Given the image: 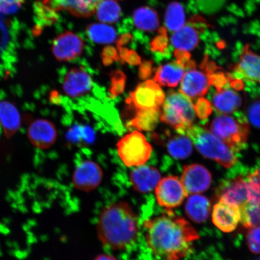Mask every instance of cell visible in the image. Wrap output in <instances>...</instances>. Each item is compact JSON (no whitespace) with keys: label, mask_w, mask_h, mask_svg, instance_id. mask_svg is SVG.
<instances>
[{"label":"cell","mask_w":260,"mask_h":260,"mask_svg":"<svg viewBox=\"0 0 260 260\" xmlns=\"http://www.w3.org/2000/svg\"><path fill=\"white\" fill-rule=\"evenodd\" d=\"M145 238L153 254L160 260H182L193 250L200 236L190 222L173 210L144 222Z\"/></svg>","instance_id":"1"},{"label":"cell","mask_w":260,"mask_h":260,"mask_svg":"<svg viewBox=\"0 0 260 260\" xmlns=\"http://www.w3.org/2000/svg\"><path fill=\"white\" fill-rule=\"evenodd\" d=\"M96 230L103 245L115 251H122L137 241L138 217L128 203L119 201L110 204L102 211Z\"/></svg>","instance_id":"2"},{"label":"cell","mask_w":260,"mask_h":260,"mask_svg":"<svg viewBox=\"0 0 260 260\" xmlns=\"http://www.w3.org/2000/svg\"><path fill=\"white\" fill-rule=\"evenodd\" d=\"M186 134L204 157L216 161L226 168H232L237 164L235 152L209 130L192 125Z\"/></svg>","instance_id":"3"},{"label":"cell","mask_w":260,"mask_h":260,"mask_svg":"<svg viewBox=\"0 0 260 260\" xmlns=\"http://www.w3.org/2000/svg\"><path fill=\"white\" fill-rule=\"evenodd\" d=\"M195 115L191 100L183 93L171 91L165 97L160 121L173 127L178 134H186L193 125Z\"/></svg>","instance_id":"4"},{"label":"cell","mask_w":260,"mask_h":260,"mask_svg":"<svg viewBox=\"0 0 260 260\" xmlns=\"http://www.w3.org/2000/svg\"><path fill=\"white\" fill-rule=\"evenodd\" d=\"M210 129L234 152L245 148L249 133L248 123L242 116L220 115L213 119Z\"/></svg>","instance_id":"5"},{"label":"cell","mask_w":260,"mask_h":260,"mask_svg":"<svg viewBox=\"0 0 260 260\" xmlns=\"http://www.w3.org/2000/svg\"><path fill=\"white\" fill-rule=\"evenodd\" d=\"M220 68L206 55L199 67L194 63L187 68L181 81L180 92L191 100L206 95L211 86L213 74Z\"/></svg>","instance_id":"6"},{"label":"cell","mask_w":260,"mask_h":260,"mask_svg":"<svg viewBox=\"0 0 260 260\" xmlns=\"http://www.w3.org/2000/svg\"><path fill=\"white\" fill-rule=\"evenodd\" d=\"M101 0H40L38 13L45 15L49 21H54L57 13L64 11L79 18L89 17L95 14Z\"/></svg>","instance_id":"7"},{"label":"cell","mask_w":260,"mask_h":260,"mask_svg":"<svg viewBox=\"0 0 260 260\" xmlns=\"http://www.w3.org/2000/svg\"><path fill=\"white\" fill-rule=\"evenodd\" d=\"M120 158L126 167H139L149 160L152 146L141 132L134 131L126 135L118 143Z\"/></svg>","instance_id":"8"},{"label":"cell","mask_w":260,"mask_h":260,"mask_svg":"<svg viewBox=\"0 0 260 260\" xmlns=\"http://www.w3.org/2000/svg\"><path fill=\"white\" fill-rule=\"evenodd\" d=\"M207 28L206 19L200 15H194L171 36V44L175 50L190 53L198 47L201 36Z\"/></svg>","instance_id":"9"},{"label":"cell","mask_w":260,"mask_h":260,"mask_svg":"<svg viewBox=\"0 0 260 260\" xmlns=\"http://www.w3.org/2000/svg\"><path fill=\"white\" fill-rule=\"evenodd\" d=\"M156 200L165 210H173L181 206L188 193L180 179L168 176L161 179L155 188Z\"/></svg>","instance_id":"10"},{"label":"cell","mask_w":260,"mask_h":260,"mask_svg":"<svg viewBox=\"0 0 260 260\" xmlns=\"http://www.w3.org/2000/svg\"><path fill=\"white\" fill-rule=\"evenodd\" d=\"M165 99V95L160 85L154 81L147 80L130 93L126 102L136 110H143L160 107Z\"/></svg>","instance_id":"11"},{"label":"cell","mask_w":260,"mask_h":260,"mask_svg":"<svg viewBox=\"0 0 260 260\" xmlns=\"http://www.w3.org/2000/svg\"><path fill=\"white\" fill-rule=\"evenodd\" d=\"M84 47L82 38L72 31H67L54 39L51 51L57 60L69 61L79 57Z\"/></svg>","instance_id":"12"},{"label":"cell","mask_w":260,"mask_h":260,"mask_svg":"<svg viewBox=\"0 0 260 260\" xmlns=\"http://www.w3.org/2000/svg\"><path fill=\"white\" fill-rule=\"evenodd\" d=\"M93 81L87 68L83 66L71 68L64 74L62 89L68 96L79 99L92 89Z\"/></svg>","instance_id":"13"},{"label":"cell","mask_w":260,"mask_h":260,"mask_svg":"<svg viewBox=\"0 0 260 260\" xmlns=\"http://www.w3.org/2000/svg\"><path fill=\"white\" fill-rule=\"evenodd\" d=\"M103 172L100 166L92 160L78 164L73 172V183L77 189L88 192L95 189L102 183Z\"/></svg>","instance_id":"14"},{"label":"cell","mask_w":260,"mask_h":260,"mask_svg":"<svg viewBox=\"0 0 260 260\" xmlns=\"http://www.w3.org/2000/svg\"><path fill=\"white\" fill-rule=\"evenodd\" d=\"M233 71L239 79L260 84V55L253 51L249 44L245 45Z\"/></svg>","instance_id":"15"},{"label":"cell","mask_w":260,"mask_h":260,"mask_svg":"<svg viewBox=\"0 0 260 260\" xmlns=\"http://www.w3.org/2000/svg\"><path fill=\"white\" fill-rule=\"evenodd\" d=\"M181 181L188 194H199L209 189L212 177L203 166L191 164L184 167Z\"/></svg>","instance_id":"16"},{"label":"cell","mask_w":260,"mask_h":260,"mask_svg":"<svg viewBox=\"0 0 260 260\" xmlns=\"http://www.w3.org/2000/svg\"><path fill=\"white\" fill-rule=\"evenodd\" d=\"M27 136L32 146L44 150L55 144L57 138V130L54 123L49 120L38 119L29 125Z\"/></svg>","instance_id":"17"},{"label":"cell","mask_w":260,"mask_h":260,"mask_svg":"<svg viewBox=\"0 0 260 260\" xmlns=\"http://www.w3.org/2000/svg\"><path fill=\"white\" fill-rule=\"evenodd\" d=\"M217 197L218 201L241 207L249 200L246 178L238 177L222 183L217 190Z\"/></svg>","instance_id":"18"},{"label":"cell","mask_w":260,"mask_h":260,"mask_svg":"<svg viewBox=\"0 0 260 260\" xmlns=\"http://www.w3.org/2000/svg\"><path fill=\"white\" fill-rule=\"evenodd\" d=\"M241 220V211L239 206L218 201L213 207L212 221L217 229L224 233H232Z\"/></svg>","instance_id":"19"},{"label":"cell","mask_w":260,"mask_h":260,"mask_svg":"<svg viewBox=\"0 0 260 260\" xmlns=\"http://www.w3.org/2000/svg\"><path fill=\"white\" fill-rule=\"evenodd\" d=\"M129 179L132 187L137 192L148 193L157 186L161 174L154 167L139 166L130 173Z\"/></svg>","instance_id":"20"},{"label":"cell","mask_w":260,"mask_h":260,"mask_svg":"<svg viewBox=\"0 0 260 260\" xmlns=\"http://www.w3.org/2000/svg\"><path fill=\"white\" fill-rule=\"evenodd\" d=\"M230 86H232V84L216 90L212 98L211 104L216 111L220 115L233 113L241 106V97Z\"/></svg>","instance_id":"21"},{"label":"cell","mask_w":260,"mask_h":260,"mask_svg":"<svg viewBox=\"0 0 260 260\" xmlns=\"http://www.w3.org/2000/svg\"><path fill=\"white\" fill-rule=\"evenodd\" d=\"M20 113L14 103L8 100H0V128L8 138L15 135L20 128Z\"/></svg>","instance_id":"22"},{"label":"cell","mask_w":260,"mask_h":260,"mask_svg":"<svg viewBox=\"0 0 260 260\" xmlns=\"http://www.w3.org/2000/svg\"><path fill=\"white\" fill-rule=\"evenodd\" d=\"M186 71V67L178 61H171L158 68L154 80L158 85L175 87L183 79Z\"/></svg>","instance_id":"23"},{"label":"cell","mask_w":260,"mask_h":260,"mask_svg":"<svg viewBox=\"0 0 260 260\" xmlns=\"http://www.w3.org/2000/svg\"><path fill=\"white\" fill-rule=\"evenodd\" d=\"M211 211L210 201L206 197L192 194L185 205V212L191 221L197 223L206 222Z\"/></svg>","instance_id":"24"},{"label":"cell","mask_w":260,"mask_h":260,"mask_svg":"<svg viewBox=\"0 0 260 260\" xmlns=\"http://www.w3.org/2000/svg\"><path fill=\"white\" fill-rule=\"evenodd\" d=\"M161 113L160 107L137 110L134 118L128 122L127 126L140 131H152L160 120Z\"/></svg>","instance_id":"25"},{"label":"cell","mask_w":260,"mask_h":260,"mask_svg":"<svg viewBox=\"0 0 260 260\" xmlns=\"http://www.w3.org/2000/svg\"><path fill=\"white\" fill-rule=\"evenodd\" d=\"M133 19L136 28L142 31L152 32L157 30L159 27L157 13L148 6L136 10Z\"/></svg>","instance_id":"26"},{"label":"cell","mask_w":260,"mask_h":260,"mask_svg":"<svg viewBox=\"0 0 260 260\" xmlns=\"http://www.w3.org/2000/svg\"><path fill=\"white\" fill-rule=\"evenodd\" d=\"M86 35L89 40L100 44H110L117 40L115 29L105 24H92L87 26Z\"/></svg>","instance_id":"27"},{"label":"cell","mask_w":260,"mask_h":260,"mask_svg":"<svg viewBox=\"0 0 260 260\" xmlns=\"http://www.w3.org/2000/svg\"><path fill=\"white\" fill-rule=\"evenodd\" d=\"M167 148L172 157L183 160L189 157L192 152L193 143L188 136L179 134L169 140Z\"/></svg>","instance_id":"28"},{"label":"cell","mask_w":260,"mask_h":260,"mask_svg":"<svg viewBox=\"0 0 260 260\" xmlns=\"http://www.w3.org/2000/svg\"><path fill=\"white\" fill-rule=\"evenodd\" d=\"M95 13L100 21L110 24L118 22L122 15L121 9L115 0H101Z\"/></svg>","instance_id":"29"},{"label":"cell","mask_w":260,"mask_h":260,"mask_svg":"<svg viewBox=\"0 0 260 260\" xmlns=\"http://www.w3.org/2000/svg\"><path fill=\"white\" fill-rule=\"evenodd\" d=\"M186 15L180 3L172 2L168 6L165 16V24L169 30L175 32L186 24Z\"/></svg>","instance_id":"30"},{"label":"cell","mask_w":260,"mask_h":260,"mask_svg":"<svg viewBox=\"0 0 260 260\" xmlns=\"http://www.w3.org/2000/svg\"><path fill=\"white\" fill-rule=\"evenodd\" d=\"M240 208V223L247 229L260 225V203L247 202Z\"/></svg>","instance_id":"31"},{"label":"cell","mask_w":260,"mask_h":260,"mask_svg":"<svg viewBox=\"0 0 260 260\" xmlns=\"http://www.w3.org/2000/svg\"><path fill=\"white\" fill-rule=\"evenodd\" d=\"M149 48L157 57H168L170 55L167 30L165 27L159 28L158 35L149 44Z\"/></svg>","instance_id":"32"},{"label":"cell","mask_w":260,"mask_h":260,"mask_svg":"<svg viewBox=\"0 0 260 260\" xmlns=\"http://www.w3.org/2000/svg\"><path fill=\"white\" fill-rule=\"evenodd\" d=\"M126 77L121 71H116L111 75V86L109 92L112 98L121 95L124 90Z\"/></svg>","instance_id":"33"},{"label":"cell","mask_w":260,"mask_h":260,"mask_svg":"<svg viewBox=\"0 0 260 260\" xmlns=\"http://www.w3.org/2000/svg\"><path fill=\"white\" fill-rule=\"evenodd\" d=\"M249 188L248 202L260 203V180L255 172L246 177Z\"/></svg>","instance_id":"34"},{"label":"cell","mask_w":260,"mask_h":260,"mask_svg":"<svg viewBox=\"0 0 260 260\" xmlns=\"http://www.w3.org/2000/svg\"><path fill=\"white\" fill-rule=\"evenodd\" d=\"M246 244L250 251L260 254V226L249 229L246 235Z\"/></svg>","instance_id":"35"},{"label":"cell","mask_w":260,"mask_h":260,"mask_svg":"<svg viewBox=\"0 0 260 260\" xmlns=\"http://www.w3.org/2000/svg\"><path fill=\"white\" fill-rule=\"evenodd\" d=\"M194 108L196 115L202 119L207 118L213 111L212 104L204 98L198 99L194 105Z\"/></svg>","instance_id":"36"},{"label":"cell","mask_w":260,"mask_h":260,"mask_svg":"<svg viewBox=\"0 0 260 260\" xmlns=\"http://www.w3.org/2000/svg\"><path fill=\"white\" fill-rule=\"evenodd\" d=\"M248 115L252 124L260 128V100L256 101L249 106Z\"/></svg>","instance_id":"37"},{"label":"cell","mask_w":260,"mask_h":260,"mask_svg":"<svg viewBox=\"0 0 260 260\" xmlns=\"http://www.w3.org/2000/svg\"><path fill=\"white\" fill-rule=\"evenodd\" d=\"M102 58L103 63L106 65L110 64L114 61H118L120 58L116 48L112 47H107L103 50Z\"/></svg>","instance_id":"38"},{"label":"cell","mask_w":260,"mask_h":260,"mask_svg":"<svg viewBox=\"0 0 260 260\" xmlns=\"http://www.w3.org/2000/svg\"><path fill=\"white\" fill-rule=\"evenodd\" d=\"M25 0H0V10L6 11L18 8L24 4Z\"/></svg>","instance_id":"39"},{"label":"cell","mask_w":260,"mask_h":260,"mask_svg":"<svg viewBox=\"0 0 260 260\" xmlns=\"http://www.w3.org/2000/svg\"><path fill=\"white\" fill-rule=\"evenodd\" d=\"M152 63L150 61H145L144 63H141V67L139 69V76L141 79H146L151 76L152 73Z\"/></svg>","instance_id":"40"},{"label":"cell","mask_w":260,"mask_h":260,"mask_svg":"<svg viewBox=\"0 0 260 260\" xmlns=\"http://www.w3.org/2000/svg\"><path fill=\"white\" fill-rule=\"evenodd\" d=\"M93 260H119L117 259L115 256L107 254V253H102V254H100L96 256L95 259Z\"/></svg>","instance_id":"41"},{"label":"cell","mask_w":260,"mask_h":260,"mask_svg":"<svg viewBox=\"0 0 260 260\" xmlns=\"http://www.w3.org/2000/svg\"><path fill=\"white\" fill-rule=\"evenodd\" d=\"M255 173L260 180V168L258 170L255 171Z\"/></svg>","instance_id":"42"},{"label":"cell","mask_w":260,"mask_h":260,"mask_svg":"<svg viewBox=\"0 0 260 260\" xmlns=\"http://www.w3.org/2000/svg\"><path fill=\"white\" fill-rule=\"evenodd\" d=\"M255 260H260V257L258 258L257 259H256Z\"/></svg>","instance_id":"43"}]
</instances>
